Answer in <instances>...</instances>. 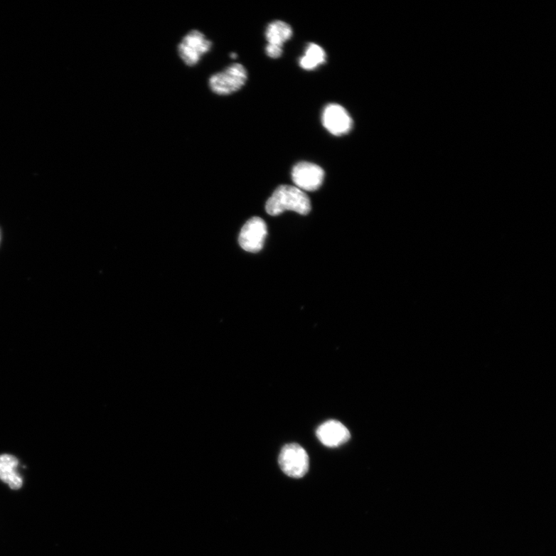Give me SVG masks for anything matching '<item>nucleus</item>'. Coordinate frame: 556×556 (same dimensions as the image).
I'll return each mask as SVG.
<instances>
[{
  "mask_svg": "<svg viewBox=\"0 0 556 556\" xmlns=\"http://www.w3.org/2000/svg\"><path fill=\"white\" fill-rule=\"evenodd\" d=\"M19 464V461L14 455H0V480L13 490H19L23 486V478L18 472Z\"/></svg>",
  "mask_w": 556,
  "mask_h": 556,
  "instance_id": "obj_9",
  "label": "nucleus"
},
{
  "mask_svg": "<svg viewBox=\"0 0 556 556\" xmlns=\"http://www.w3.org/2000/svg\"><path fill=\"white\" fill-rule=\"evenodd\" d=\"M326 53L319 45L311 43L299 60L301 68L306 70H316L326 62Z\"/></svg>",
  "mask_w": 556,
  "mask_h": 556,
  "instance_id": "obj_11",
  "label": "nucleus"
},
{
  "mask_svg": "<svg viewBox=\"0 0 556 556\" xmlns=\"http://www.w3.org/2000/svg\"><path fill=\"white\" fill-rule=\"evenodd\" d=\"M213 45L201 31L193 30L178 44V55L186 66L195 67L211 50Z\"/></svg>",
  "mask_w": 556,
  "mask_h": 556,
  "instance_id": "obj_3",
  "label": "nucleus"
},
{
  "mask_svg": "<svg viewBox=\"0 0 556 556\" xmlns=\"http://www.w3.org/2000/svg\"><path fill=\"white\" fill-rule=\"evenodd\" d=\"M247 78L245 67L236 63L213 75L208 85L210 91L215 95L228 96L239 92L246 85Z\"/></svg>",
  "mask_w": 556,
  "mask_h": 556,
  "instance_id": "obj_2",
  "label": "nucleus"
},
{
  "mask_svg": "<svg viewBox=\"0 0 556 556\" xmlns=\"http://www.w3.org/2000/svg\"><path fill=\"white\" fill-rule=\"evenodd\" d=\"M293 31L291 26L282 21H276L267 26L265 37L270 44L284 46V43L292 37Z\"/></svg>",
  "mask_w": 556,
  "mask_h": 556,
  "instance_id": "obj_10",
  "label": "nucleus"
},
{
  "mask_svg": "<svg viewBox=\"0 0 556 556\" xmlns=\"http://www.w3.org/2000/svg\"><path fill=\"white\" fill-rule=\"evenodd\" d=\"M317 437L321 444L328 447H338L351 439L347 427L337 420H328L317 429Z\"/></svg>",
  "mask_w": 556,
  "mask_h": 556,
  "instance_id": "obj_8",
  "label": "nucleus"
},
{
  "mask_svg": "<svg viewBox=\"0 0 556 556\" xmlns=\"http://www.w3.org/2000/svg\"><path fill=\"white\" fill-rule=\"evenodd\" d=\"M311 209L309 196L299 188L289 185L277 187L266 203V211L271 216H277L287 210L307 215Z\"/></svg>",
  "mask_w": 556,
  "mask_h": 556,
  "instance_id": "obj_1",
  "label": "nucleus"
},
{
  "mask_svg": "<svg viewBox=\"0 0 556 556\" xmlns=\"http://www.w3.org/2000/svg\"><path fill=\"white\" fill-rule=\"evenodd\" d=\"M323 127L333 136L343 137L353 129V121L344 107L338 104H329L323 110Z\"/></svg>",
  "mask_w": 556,
  "mask_h": 556,
  "instance_id": "obj_5",
  "label": "nucleus"
},
{
  "mask_svg": "<svg viewBox=\"0 0 556 556\" xmlns=\"http://www.w3.org/2000/svg\"><path fill=\"white\" fill-rule=\"evenodd\" d=\"M230 56L232 59H236L237 58V55L235 53H231Z\"/></svg>",
  "mask_w": 556,
  "mask_h": 556,
  "instance_id": "obj_13",
  "label": "nucleus"
},
{
  "mask_svg": "<svg viewBox=\"0 0 556 556\" xmlns=\"http://www.w3.org/2000/svg\"><path fill=\"white\" fill-rule=\"evenodd\" d=\"M278 461L283 472L292 478L304 477L309 469V455L306 450L297 444L285 445Z\"/></svg>",
  "mask_w": 556,
  "mask_h": 556,
  "instance_id": "obj_4",
  "label": "nucleus"
},
{
  "mask_svg": "<svg viewBox=\"0 0 556 556\" xmlns=\"http://www.w3.org/2000/svg\"><path fill=\"white\" fill-rule=\"evenodd\" d=\"M266 53L269 58L277 59L282 57L283 53V47L278 45L268 43L266 47Z\"/></svg>",
  "mask_w": 556,
  "mask_h": 556,
  "instance_id": "obj_12",
  "label": "nucleus"
},
{
  "mask_svg": "<svg viewBox=\"0 0 556 556\" xmlns=\"http://www.w3.org/2000/svg\"><path fill=\"white\" fill-rule=\"evenodd\" d=\"M292 176L296 187L302 191H316L324 181L325 172L319 166L308 161L295 165Z\"/></svg>",
  "mask_w": 556,
  "mask_h": 556,
  "instance_id": "obj_6",
  "label": "nucleus"
},
{
  "mask_svg": "<svg viewBox=\"0 0 556 556\" xmlns=\"http://www.w3.org/2000/svg\"><path fill=\"white\" fill-rule=\"evenodd\" d=\"M267 235L266 223L262 218L255 217L241 229L239 244L247 252L257 253L263 249Z\"/></svg>",
  "mask_w": 556,
  "mask_h": 556,
  "instance_id": "obj_7",
  "label": "nucleus"
}]
</instances>
